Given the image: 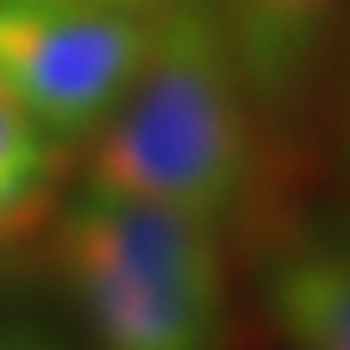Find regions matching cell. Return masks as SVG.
<instances>
[{"mask_svg": "<svg viewBox=\"0 0 350 350\" xmlns=\"http://www.w3.org/2000/svg\"><path fill=\"white\" fill-rule=\"evenodd\" d=\"M254 173V106L211 0H169L114 114L97 127L85 190L219 228Z\"/></svg>", "mask_w": 350, "mask_h": 350, "instance_id": "obj_1", "label": "cell"}, {"mask_svg": "<svg viewBox=\"0 0 350 350\" xmlns=\"http://www.w3.org/2000/svg\"><path fill=\"white\" fill-rule=\"evenodd\" d=\"M55 254L102 350H219L228 283L211 224L81 190Z\"/></svg>", "mask_w": 350, "mask_h": 350, "instance_id": "obj_2", "label": "cell"}, {"mask_svg": "<svg viewBox=\"0 0 350 350\" xmlns=\"http://www.w3.org/2000/svg\"><path fill=\"white\" fill-rule=\"evenodd\" d=\"M152 17L157 9L0 0V89L59 148L93 139L148 55Z\"/></svg>", "mask_w": 350, "mask_h": 350, "instance_id": "obj_3", "label": "cell"}, {"mask_svg": "<svg viewBox=\"0 0 350 350\" xmlns=\"http://www.w3.org/2000/svg\"><path fill=\"white\" fill-rule=\"evenodd\" d=\"M342 0H224L228 34L249 106L283 114L308 93L325 64Z\"/></svg>", "mask_w": 350, "mask_h": 350, "instance_id": "obj_4", "label": "cell"}, {"mask_svg": "<svg viewBox=\"0 0 350 350\" xmlns=\"http://www.w3.org/2000/svg\"><path fill=\"white\" fill-rule=\"evenodd\" d=\"M266 308L291 350H350V224L312 228L274 254Z\"/></svg>", "mask_w": 350, "mask_h": 350, "instance_id": "obj_5", "label": "cell"}, {"mask_svg": "<svg viewBox=\"0 0 350 350\" xmlns=\"http://www.w3.org/2000/svg\"><path fill=\"white\" fill-rule=\"evenodd\" d=\"M55 169H59V144L46 139L38 122L0 89V173L55 182Z\"/></svg>", "mask_w": 350, "mask_h": 350, "instance_id": "obj_6", "label": "cell"}, {"mask_svg": "<svg viewBox=\"0 0 350 350\" xmlns=\"http://www.w3.org/2000/svg\"><path fill=\"white\" fill-rule=\"evenodd\" d=\"M46 178H21V173H0V245L26 232L46 207Z\"/></svg>", "mask_w": 350, "mask_h": 350, "instance_id": "obj_7", "label": "cell"}, {"mask_svg": "<svg viewBox=\"0 0 350 350\" xmlns=\"http://www.w3.org/2000/svg\"><path fill=\"white\" fill-rule=\"evenodd\" d=\"M72 5H110V9H161L169 0H72Z\"/></svg>", "mask_w": 350, "mask_h": 350, "instance_id": "obj_8", "label": "cell"}, {"mask_svg": "<svg viewBox=\"0 0 350 350\" xmlns=\"http://www.w3.org/2000/svg\"><path fill=\"white\" fill-rule=\"evenodd\" d=\"M0 350H38V346H17V342H0Z\"/></svg>", "mask_w": 350, "mask_h": 350, "instance_id": "obj_9", "label": "cell"}]
</instances>
